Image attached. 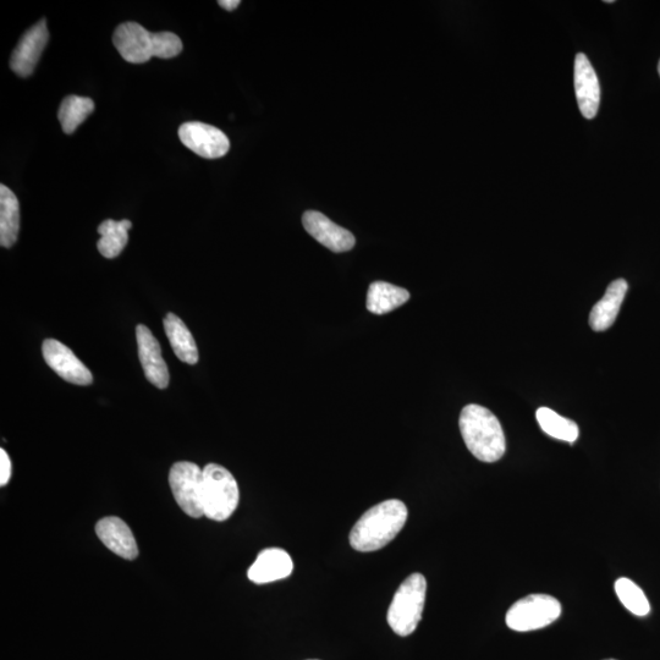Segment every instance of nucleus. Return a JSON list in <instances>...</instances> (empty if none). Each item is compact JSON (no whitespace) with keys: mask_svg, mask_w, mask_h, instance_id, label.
Here are the masks:
<instances>
[{"mask_svg":"<svg viewBox=\"0 0 660 660\" xmlns=\"http://www.w3.org/2000/svg\"><path fill=\"white\" fill-rule=\"evenodd\" d=\"M409 510L398 499L374 505L356 522L350 533L351 547L357 552H376L388 546L406 524Z\"/></svg>","mask_w":660,"mask_h":660,"instance_id":"f257e3e1","label":"nucleus"},{"mask_svg":"<svg viewBox=\"0 0 660 660\" xmlns=\"http://www.w3.org/2000/svg\"><path fill=\"white\" fill-rule=\"evenodd\" d=\"M113 43L121 57L131 64L147 63L153 57L170 59L183 52V42L173 32H150L137 22L117 27Z\"/></svg>","mask_w":660,"mask_h":660,"instance_id":"f03ea898","label":"nucleus"},{"mask_svg":"<svg viewBox=\"0 0 660 660\" xmlns=\"http://www.w3.org/2000/svg\"><path fill=\"white\" fill-rule=\"evenodd\" d=\"M459 426L467 449L476 459L495 462L503 458L505 434L492 411L481 405H467L461 411Z\"/></svg>","mask_w":660,"mask_h":660,"instance_id":"7ed1b4c3","label":"nucleus"},{"mask_svg":"<svg viewBox=\"0 0 660 660\" xmlns=\"http://www.w3.org/2000/svg\"><path fill=\"white\" fill-rule=\"evenodd\" d=\"M427 581L421 574H412L401 583L390 604L387 620L396 635L406 637L417 629L425 608Z\"/></svg>","mask_w":660,"mask_h":660,"instance_id":"20e7f679","label":"nucleus"},{"mask_svg":"<svg viewBox=\"0 0 660 660\" xmlns=\"http://www.w3.org/2000/svg\"><path fill=\"white\" fill-rule=\"evenodd\" d=\"M238 482L225 467L209 464L203 469V510L213 521L228 520L238 508Z\"/></svg>","mask_w":660,"mask_h":660,"instance_id":"39448f33","label":"nucleus"},{"mask_svg":"<svg viewBox=\"0 0 660 660\" xmlns=\"http://www.w3.org/2000/svg\"><path fill=\"white\" fill-rule=\"evenodd\" d=\"M561 614V604L548 594H531L517 601L506 613V625L519 632L543 629Z\"/></svg>","mask_w":660,"mask_h":660,"instance_id":"423d86ee","label":"nucleus"},{"mask_svg":"<svg viewBox=\"0 0 660 660\" xmlns=\"http://www.w3.org/2000/svg\"><path fill=\"white\" fill-rule=\"evenodd\" d=\"M169 484L176 503L186 515L198 519L203 510V470L194 462H176L169 472Z\"/></svg>","mask_w":660,"mask_h":660,"instance_id":"0eeeda50","label":"nucleus"},{"mask_svg":"<svg viewBox=\"0 0 660 660\" xmlns=\"http://www.w3.org/2000/svg\"><path fill=\"white\" fill-rule=\"evenodd\" d=\"M179 139L184 146L202 158H222L230 150V141L222 130L200 121L181 125Z\"/></svg>","mask_w":660,"mask_h":660,"instance_id":"6e6552de","label":"nucleus"},{"mask_svg":"<svg viewBox=\"0 0 660 660\" xmlns=\"http://www.w3.org/2000/svg\"><path fill=\"white\" fill-rule=\"evenodd\" d=\"M42 354L47 365L64 381L76 385H90L93 376L90 370L77 359L68 346L55 339L43 341Z\"/></svg>","mask_w":660,"mask_h":660,"instance_id":"1a4fd4ad","label":"nucleus"},{"mask_svg":"<svg viewBox=\"0 0 660 660\" xmlns=\"http://www.w3.org/2000/svg\"><path fill=\"white\" fill-rule=\"evenodd\" d=\"M49 32L46 20L33 25L22 36L10 59V68L21 77L30 76L35 71L44 48L47 47Z\"/></svg>","mask_w":660,"mask_h":660,"instance_id":"9d476101","label":"nucleus"},{"mask_svg":"<svg viewBox=\"0 0 660 660\" xmlns=\"http://www.w3.org/2000/svg\"><path fill=\"white\" fill-rule=\"evenodd\" d=\"M302 224L308 234L316 239L319 244L327 247L328 250L335 253L348 252L354 249L356 244L355 236L349 230L339 227L316 211H307L302 217Z\"/></svg>","mask_w":660,"mask_h":660,"instance_id":"9b49d317","label":"nucleus"},{"mask_svg":"<svg viewBox=\"0 0 660 660\" xmlns=\"http://www.w3.org/2000/svg\"><path fill=\"white\" fill-rule=\"evenodd\" d=\"M137 345H139L140 362L148 382L158 389L169 385V371L163 360L161 345L154 338L151 330L143 324L136 327Z\"/></svg>","mask_w":660,"mask_h":660,"instance_id":"f8f14e48","label":"nucleus"},{"mask_svg":"<svg viewBox=\"0 0 660 660\" xmlns=\"http://www.w3.org/2000/svg\"><path fill=\"white\" fill-rule=\"evenodd\" d=\"M575 92L581 114L586 119H593L601 103V86L590 59L579 53L575 58Z\"/></svg>","mask_w":660,"mask_h":660,"instance_id":"ddd939ff","label":"nucleus"},{"mask_svg":"<svg viewBox=\"0 0 660 660\" xmlns=\"http://www.w3.org/2000/svg\"><path fill=\"white\" fill-rule=\"evenodd\" d=\"M96 533L104 546L119 557L134 560L139 555V547H137L130 527L119 517L108 516L99 520L96 525Z\"/></svg>","mask_w":660,"mask_h":660,"instance_id":"4468645a","label":"nucleus"},{"mask_svg":"<svg viewBox=\"0 0 660 660\" xmlns=\"http://www.w3.org/2000/svg\"><path fill=\"white\" fill-rule=\"evenodd\" d=\"M293 570L294 563L289 553L280 548H268L258 554L255 563L247 572V576L253 583L264 585V583L286 579Z\"/></svg>","mask_w":660,"mask_h":660,"instance_id":"2eb2a0df","label":"nucleus"},{"mask_svg":"<svg viewBox=\"0 0 660 660\" xmlns=\"http://www.w3.org/2000/svg\"><path fill=\"white\" fill-rule=\"evenodd\" d=\"M627 289L626 280H614L608 286L602 300L593 306L590 315V326L594 332H604L613 326L616 317L619 315L620 307L623 305Z\"/></svg>","mask_w":660,"mask_h":660,"instance_id":"dca6fc26","label":"nucleus"},{"mask_svg":"<svg viewBox=\"0 0 660 660\" xmlns=\"http://www.w3.org/2000/svg\"><path fill=\"white\" fill-rule=\"evenodd\" d=\"M410 300V293L400 286L385 282H374L367 291V310L374 315L393 312Z\"/></svg>","mask_w":660,"mask_h":660,"instance_id":"f3484780","label":"nucleus"},{"mask_svg":"<svg viewBox=\"0 0 660 660\" xmlns=\"http://www.w3.org/2000/svg\"><path fill=\"white\" fill-rule=\"evenodd\" d=\"M165 334L169 339L170 345L178 356L180 361L189 363V365H196L198 362V350L194 337L185 326L181 319L170 312L165 316L164 321Z\"/></svg>","mask_w":660,"mask_h":660,"instance_id":"a211bd4d","label":"nucleus"},{"mask_svg":"<svg viewBox=\"0 0 660 660\" xmlns=\"http://www.w3.org/2000/svg\"><path fill=\"white\" fill-rule=\"evenodd\" d=\"M20 205L18 197L5 185H0V245L5 249L18 241Z\"/></svg>","mask_w":660,"mask_h":660,"instance_id":"6ab92c4d","label":"nucleus"},{"mask_svg":"<svg viewBox=\"0 0 660 660\" xmlns=\"http://www.w3.org/2000/svg\"><path fill=\"white\" fill-rule=\"evenodd\" d=\"M131 228L132 223L128 219L121 220V222H115L112 219L104 220L97 230L101 235V239L97 242L99 253L108 260L118 257L128 244Z\"/></svg>","mask_w":660,"mask_h":660,"instance_id":"aec40b11","label":"nucleus"},{"mask_svg":"<svg viewBox=\"0 0 660 660\" xmlns=\"http://www.w3.org/2000/svg\"><path fill=\"white\" fill-rule=\"evenodd\" d=\"M536 418L542 431L548 434L549 437L570 444L575 443L579 438V426L569 418L560 416L557 412L548 409V407H539Z\"/></svg>","mask_w":660,"mask_h":660,"instance_id":"412c9836","label":"nucleus"},{"mask_svg":"<svg viewBox=\"0 0 660 660\" xmlns=\"http://www.w3.org/2000/svg\"><path fill=\"white\" fill-rule=\"evenodd\" d=\"M95 110V102L88 97L69 96L64 99L59 108L58 119L65 134H74L84 123L88 115Z\"/></svg>","mask_w":660,"mask_h":660,"instance_id":"4be33fe9","label":"nucleus"},{"mask_svg":"<svg viewBox=\"0 0 660 660\" xmlns=\"http://www.w3.org/2000/svg\"><path fill=\"white\" fill-rule=\"evenodd\" d=\"M615 592L618 594L620 602L632 614L646 616L651 612V605H649L645 592L635 582L621 577L615 582Z\"/></svg>","mask_w":660,"mask_h":660,"instance_id":"5701e85b","label":"nucleus"},{"mask_svg":"<svg viewBox=\"0 0 660 660\" xmlns=\"http://www.w3.org/2000/svg\"><path fill=\"white\" fill-rule=\"evenodd\" d=\"M11 477V461L7 451L0 450V486L8 484Z\"/></svg>","mask_w":660,"mask_h":660,"instance_id":"b1692460","label":"nucleus"},{"mask_svg":"<svg viewBox=\"0 0 660 660\" xmlns=\"http://www.w3.org/2000/svg\"><path fill=\"white\" fill-rule=\"evenodd\" d=\"M240 3V0H220L218 4L225 10L233 11L239 7Z\"/></svg>","mask_w":660,"mask_h":660,"instance_id":"393cba45","label":"nucleus"},{"mask_svg":"<svg viewBox=\"0 0 660 660\" xmlns=\"http://www.w3.org/2000/svg\"><path fill=\"white\" fill-rule=\"evenodd\" d=\"M658 73H659V76H660V60H659V64H658Z\"/></svg>","mask_w":660,"mask_h":660,"instance_id":"a878e982","label":"nucleus"},{"mask_svg":"<svg viewBox=\"0 0 660 660\" xmlns=\"http://www.w3.org/2000/svg\"><path fill=\"white\" fill-rule=\"evenodd\" d=\"M607 660H615V659H607Z\"/></svg>","mask_w":660,"mask_h":660,"instance_id":"bb28decb","label":"nucleus"},{"mask_svg":"<svg viewBox=\"0 0 660 660\" xmlns=\"http://www.w3.org/2000/svg\"><path fill=\"white\" fill-rule=\"evenodd\" d=\"M312 660H316V659H312Z\"/></svg>","mask_w":660,"mask_h":660,"instance_id":"cd10ccee","label":"nucleus"}]
</instances>
